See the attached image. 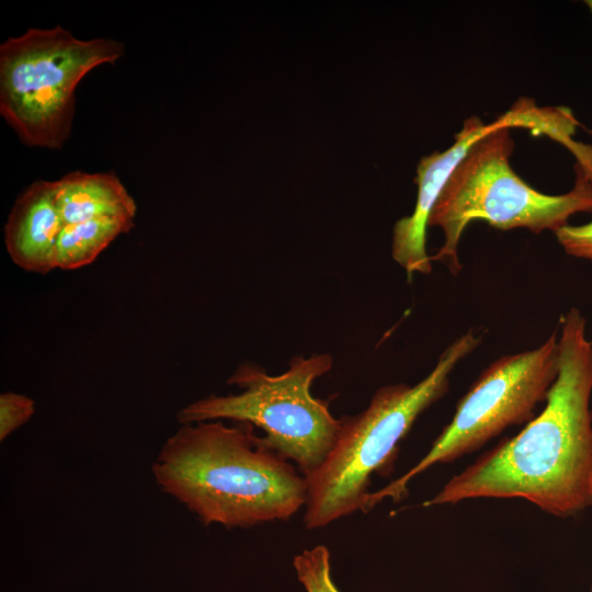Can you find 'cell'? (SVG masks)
Here are the masks:
<instances>
[{
  "label": "cell",
  "mask_w": 592,
  "mask_h": 592,
  "mask_svg": "<svg viewBox=\"0 0 592 592\" xmlns=\"http://www.w3.org/2000/svg\"><path fill=\"white\" fill-rule=\"evenodd\" d=\"M590 342H591V345H592V339L590 340Z\"/></svg>",
  "instance_id": "obj_16"
},
{
  "label": "cell",
  "mask_w": 592,
  "mask_h": 592,
  "mask_svg": "<svg viewBox=\"0 0 592 592\" xmlns=\"http://www.w3.org/2000/svg\"><path fill=\"white\" fill-rule=\"evenodd\" d=\"M481 341L475 331H466L443 350L422 380L412 386H383L365 410L341 418L333 448L306 477V528L323 527L357 511L365 512L372 475H388L401 440L419 415L447 392L452 372Z\"/></svg>",
  "instance_id": "obj_3"
},
{
  "label": "cell",
  "mask_w": 592,
  "mask_h": 592,
  "mask_svg": "<svg viewBox=\"0 0 592 592\" xmlns=\"http://www.w3.org/2000/svg\"><path fill=\"white\" fill-rule=\"evenodd\" d=\"M330 560V551L325 545L295 556L293 566L306 592H341L332 579Z\"/></svg>",
  "instance_id": "obj_12"
},
{
  "label": "cell",
  "mask_w": 592,
  "mask_h": 592,
  "mask_svg": "<svg viewBox=\"0 0 592 592\" xmlns=\"http://www.w3.org/2000/svg\"><path fill=\"white\" fill-rule=\"evenodd\" d=\"M134 227V219L103 217L66 224L58 241L57 269L77 270L92 263L118 236Z\"/></svg>",
  "instance_id": "obj_11"
},
{
  "label": "cell",
  "mask_w": 592,
  "mask_h": 592,
  "mask_svg": "<svg viewBox=\"0 0 592 592\" xmlns=\"http://www.w3.org/2000/svg\"><path fill=\"white\" fill-rule=\"evenodd\" d=\"M585 4L589 8L590 12L592 13V0H587Z\"/></svg>",
  "instance_id": "obj_15"
},
{
  "label": "cell",
  "mask_w": 592,
  "mask_h": 592,
  "mask_svg": "<svg viewBox=\"0 0 592 592\" xmlns=\"http://www.w3.org/2000/svg\"><path fill=\"white\" fill-rule=\"evenodd\" d=\"M559 369L557 331L538 346L503 355L488 365L458 401L451 422L406 474L367 497L365 512L386 498L398 502L415 476L483 446L512 425L530 422L545 402Z\"/></svg>",
  "instance_id": "obj_7"
},
{
  "label": "cell",
  "mask_w": 592,
  "mask_h": 592,
  "mask_svg": "<svg viewBox=\"0 0 592 592\" xmlns=\"http://www.w3.org/2000/svg\"><path fill=\"white\" fill-rule=\"evenodd\" d=\"M34 400L16 392H2L0 395V441H4L11 433L25 424L34 414Z\"/></svg>",
  "instance_id": "obj_13"
},
{
  "label": "cell",
  "mask_w": 592,
  "mask_h": 592,
  "mask_svg": "<svg viewBox=\"0 0 592 592\" xmlns=\"http://www.w3.org/2000/svg\"><path fill=\"white\" fill-rule=\"evenodd\" d=\"M591 592H592V588H591Z\"/></svg>",
  "instance_id": "obj_17"
},
{
  "label": "cell",
  "mask_w": 592,
  "mask_h": 592,
  "mask_svg": "<svg viewBox=\"0 0 592 592\" xmlns=\"http://www.w3.org/2000/svg\"><path fill=\"white\" fill-rule=\"evenodd\" d=\"M125 52L112 38L80 39L60 25L29 29L0 45V114L29 147L59 149L71 133L76 89Z\"/></svg>",
  "instance_id": "obj_5"
},
{
  "label": "cell",
  "mask_w": 592,
  "mask_h": 592,
  "mask_svg": "<svg viewBox=\"0 0 592 592\" xmlns=\"http://www.w3.org/2000/svg\"><path fill=\"white\" fill-rule=\"evenodd\" d=\"M56 201L65 224L103 217L134 219L137 205L112 172L72 171L55 181Z\"/></svg>",
  "instance_id": "obj_10"
},
{
  "label": "cell",
  "mask_w": 592,
  "mask_h": 592,
  "mask_svg": "<svg viewBox=\"0 0 592 592\" xmlns=\"http://www.w3.org/2000/svg\"><path fill=\"white\" fill-rule=\"evenodd\" d=\"M161 491L205 525L250 527L285 521L305 506V476L246 422L182 424L152 463Z\"/></svg>",
  "instance_id": "obj_2"
},
{
  "label": "cell",
  "mask_w": 592,
  "mask_h": 592,
  "mask_svg": "<svg viewBox=\"0 0 592 592\" xmlns=\"http://www.w3.org/2000/svg\"><path fill=\"white\" fill-rule=\"evenodd\" d=\"M332 364L330 354L296 356L280 375L241 364L228 379L240 392L196 400L179 411L178 421L227 419L258 426L264 432V445L294 462L306 478L325 462L341 430V419L332 415L329 402L311 394L315 380Z\"/></svg>",
  "instance_id": "obj_6"
},
{
  "label": "cell",
  "mask_w": 592,
  "mask_h": 592,
  "mask_svg": "<svg viewBox=\"0 0 592 592\" xmlns=\"http://www.w3.org/2000/svg\"><path fill=\"white\" fill-rule=\"evenodd\" d=\"M511 126H501L479 138L445 184L429 218L441 228L444 240L431 261L456 275L462 270L458 244L473 220L509 230L556 232L578 213H592V178L577 166L573 187L563 194L538 192L511 168L514 141Z\"/></svg>",
  "instance_id": "obj_4"
},
{
  "label": "cell",
  "mask_w": 592,
  "mask_h": 592,
  "mask_svg": "<svg viewBox=\"0 0 592 592\" xmlns=\"http://www.w3.org/2000/svg\"><path fill=\"white\" fill-rule=\"evenodd\" d=\"M65 221L55 181L38 180L15 200L4 225V244L15 265L47 274L57 269V249Z\"/></svg>",
  "instance_id": "obj_9"
},
{
  "label": "cell",
  "mask_w": 592,
  "mask_h": 592,
  "mask_svg": "<svg viewBox=\"0 0 592 592\" xmlns=\"http://www.w3.org/2000/svg\"><path fill=\"white\" fill-rule=\"evenodd\" d=\"M558 345V375L543 411L421 506L520 498L558 517L592 506V345L576 307L560 319Z\"/></svg>",
  "instance_id": "obj_1"
},
{
  "label": "cell",
  "mask_w": 592,
  "mask_h": 592,
  "mask_svg": "<svg viewBox=\"0 0 592 592\" xmlns=\"http://www.w3.org/2000/svg\"><path fill=\"white\" fill-rule=\"evenodd\" d=\"M530 109L524 100L491 123L478 116L465 119L462 129L455 135L453 145L442 152L423 157L417 170L418 195L410 216L400 218L394 226L391 254L406 271L409 278L414 274H429L432 269L431 257L426 252V228L445 184L453 171L482 136L501 126L528 127Z\"/></svg>",
  "instance_id": "obj_8"
},
{
  "label": "cell",
  "mask_w": 592,
  "mask_h": 592,
  "mask_svg": "<svg viewBox=\"0 0 592 592\" xmlns=\"http://www.w3.org/2000/svg\"><path fill=\"white\" fill-rule=\"evenodd\" d=\"M554 234L567 254L592 261V221L579 226L568 224Z\"/></svg>",
  "instance_id": "obj_14"
}]
</instances>
